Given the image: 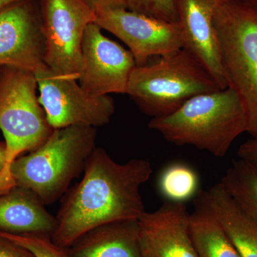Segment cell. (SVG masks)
<instances>
[{
	"label": "cell",
	"instance_id": "obj_1",
	"mask_svg": "<svg viewBox=\"0 0 257 257\" xmlns=\"http://www.w3.org/2000/svg\"><path fill=\"white\" fill-rule=\"evenodd\" d=\"M150 161L115 162L102 148L94 149L80 182L66 192L56 216L53 242L67 248L83 234L113 221L136 219L145 212L140 189L150 179Z\"/></svg>",
	"mask_w": 257,
	"mask_h": 257
},
{
	"label": "cell",
	"instance_id": "obj_2",
	"mask_svg": "<svg viewBox=\"0 0 257 257\" xmlns=\"http://www.w3.org/2000/svg\"><path fill=\"white\" fill-rule=\"evenodd\" d=\"M148 126L170 143L224 157L247 132V120L237 94L227 87L194 96L172 114L152 118Z\"/></svg>",
	"mask_w": 257,
	"mask_h": 257
},
{
	"label": "cell",
	"instance_id": "obj_3",
	"mask_svg": "<svg viewBox=\"0 0 257 257\" xmlns=\"http://www.w3.org/2000/svg\"><path fill=\"white\" fill-rule=\"evenodd\" d=\"M96 140L92 126L55 128L41 146L13 162L10 175L15 185L30 189L46 206L53 204L84 172Z\"/></svg>",
	"mask_w": 257,
	"mask_h": 257
},
{
	"label": "cell",
	"instance_id": "obj_4",
	"mask_svg": "<svg viewBox=\"0 0 257 257\" xmlns=\"http://www.w3.org/2000/svg\"><path fill=\"white\" fill-rule=\"evenodd\" d=\"M221 89L207 69L185 49L143 66H136L126 94L152 118L177 111L199 94Z\"/></svg>",
	"mask_w": 257,
	"mask_h": 257
},
{
	"label": "cell",
	"instance_id": "obj_5",
	"mask_svg": "<svg viewBox=\"0 0 257 257\" xmlns=\"http://www.w3.org/2000/svg\"><path fill=\"white\" fill-rule=\"evenodd\" d=\"M214 22L228 87L242 104L246 133L257 138V11L239 0H219Z\"/></svg>",
	"mask_w": 257,
	"mask_h": 257
},
{
	"label": "cell",
	"instance_id": "obj_6",
	"mask_svg": "<svg viewBox=\"0 0 257 257\" xmlns=\"http://www.w3.org/2000/svg\"><path fill=\"white\" fill-rule=\"evenodd\" d=\"M37 88L32 71L0 66V130L7 147V179L12 187L15 186L10 175L13 162L41 146L54 131L39 101Z\"/></svg>",
	"mask_w": 257,
	"mask_h": 257
},
{
	"label": "cell",
	"instance_id": "obj_7",
	"mask_svg": "<svg viewBox=\"0 0 257 257\" xmlns=\"http://www.w3.org/2000/svg\"><path fill=\"white\" fill-rule=\"evenodd\" d=\"M45 42L44 62L59 75L78 81L82 45L96 13L84 0H40Z\"/></svg>",
	"mask_w": 257,
	"mask_h": 257
},
{
	"label": "cell",
	"instance_id": "obj_8",
	"mask_svg": "<svg viewBox=\"0 0 257 257\" xmlns=\"http://www.w3.org/2000/svg\"><path fill=\"white\" fill-rule=\"evenodd\" d=\"M34 74L40 90L39 101L54 130L74 125L96 128L110 121L115 105L109 95H92L76 79L59 75L45 64Z\"/></svg>",
	"mask_w": 257,
	"mask_h": 257
},
{
	"label": "cell",
	"instance_id": "obj_9",
	"mask_svg": "<svg viewBox=\"0 0 257 257\" xmlns=\"http://www.w3.org/2000/svg\"><path fill=\"white\" fill-rule=\"evenodd\" d=\"M94 23L124 42L136 66L145 65L152 57L170 55L183 48L178 22L170 23L119 9L96 12Z\"/></svg>",
	"mask_w": 257,
	"mask_h": 257
},
{
	"label": "cell",
	"instance_id": "obj_10",
	"mask_svg": "<svg viewBox=\"0 0 257 257\" xmlns=\"http://www.w3.org/2000/svg\"><path fill=\"white\" fill-rule=\"evenodd\" d=\"M136 62L133 54L106 37L96 23L88 25L82 45L81 87L94 96L126 94Z\"/></svg>",
	"mask_w": 257,
	"mask_h": 257
},
{
	"label": "cell",
	"instance_id": "obj_11",
	"mask_svg": "<svg viewBox=\"0 0 257 257\" xmlns=\"http://www.w3.org/2000/svg\"><path fill=\"white\" fill-rule=\"evenodd\" d=\"M40 0H20L0 9V66L35 72L45 64Z\"/></svg>",
	"mask_w": 257,
	"mask_h": 257
},
{
	"label": "cell",
	"instance_id": "obj_12",
	"mask_svg": "<svg viewBox=\"0 0 257 257\" xmlns=\"http://www.w3.org/2000/svg\"><path fill=\"white\" fill-rule=\"evenodd\" d=\"M219 0H175L183 48L207 69L221 89L228 87L214 27Z\"/></svg>",
	"mask_w": 257,
	"mask_h": 257
},
{
	"label": "cell",
	"instance_id": "obj_13",
	"mask_svg": "<svg viewBox=\"0 0 257 257\" xmlns=\"http://www.w3.org/2000/svg\"><path fill=\"white\" fill-rule=\"evenodd\" d=\"M185 204L165 202L139 219L144 257H198L189 231Z\"/></svg>",
	"mask_w": 257,
	"mask_h": 257
},
{
	"label": "cell",
	"instance_id": "obj_14",
	"mask_svg": "<svg viewBox=\"0 0 257 257\" xmlns=\"http://www.w3.org/2000/svg\"><path fill=\"white\" fill-rule=\"evenodd\" d=\"M194 202L219 221L240 257H257V221L235 202L220 182L200 190Z\"/></svg>",
	"mask_w": 257,
	"mask_h": 257
},
{
	"label": "cell",
	"instance_id": "obj_15",
	"mask_svg": "<svg viewBox=\"0 0 257 257\" xmlns=\"http://www.w3.org/2000/svg\"><path fill=\"white\" fill-rule=\"evenodd\" d=\"M57 227L56 216L30 189L15 185L0 194V231L8 234L47 235Z\"/></svg>",
	"mask_w": 257,
	"mask_h": 257
},
{
	"label": "cell",
	"instance_id": "obj_16",
	"mask_svg": "<svg viewBox=\"0 0 257 257\" xmlns=\"http://www.w3.org/2000/svg\"><path fill=\"white\" fill-rule=\"evenodd\" d=\"M138 220L113 221L87 231L67 248L69 256L144 257Z\"/></svg>",
	"mask_w": 257,
	"mask_h": 257
},
{
	"label": "cell",
	"instance_id": "obj_17",
	"mask_svg": "<svg viewBox=\"0 0 257 257\" xmlns=\"http://www.w3.org/2000/svg\"><path fill=\"white\" fill-rule=\"evenodd\" d=\"M189 215V231L198 257H240L215 217L197 203Z\"/></svg>",
	"mask_w": 257,
	"mask_h": 257
},
{
	"label": "cell",
	"instance_id": "obj_18",
	"mask_svg": "<svg viewBox=\"0 0 257 257\" xmlns=\"http://www.w3.org/2000/svg\"><path fill=\"white\" fill-rule=\"evenodd\" d=\"M220 183L243 210L257 221V163L234 161Z\"/></svg>",
	"mask_w": 257,
	"mask_h": 257
},
{
	"label": "cell",
	"instance_id": "obj_19",
	"mask_svg": "<svg viewBox=\"0 0 257 257\" xmlns=\"http://www.w3.org/2000/svg\"><path fill=\"white\" fill-rule=\"evenodd\" d=\"M197 172L183 162H173L162 170L157 188L166 202L185 204L200 192Z\"/></svg>",
	"mask_w": 257,
	"mask_h": 257
},
{
	"label": "cell",
	"instance_id": "obj_20",
	"mask_svg": "<svg viewBox=\"0 0 257 257\" xmlns=\"http://www.w3.org/2000/svg\"><path fill=\"white\" fill-rule=\"evenodd\" d=\"M0 236L28 248L36 257H70L67 248L56 244L47 235H18L0 231Z\"/></svg>",
	"mask_w": 257,
	"mask_h": 257
},
{
	"label": "cell",
	"instance_id": "obj_21",
	"mask_svg": "<svg viewBox=\"0 0 257 257\" xmlns=\"http://www.w3.org/2000/svg\"><path fill=\"white\" fill-rule=\"evenodd\" d=\"M127 10L150 18L177 23L175 0H126Z\"/></svg>",
	"mask_w": 257,
	"mask_h": 257
},
{
	"label": "cell",
	"instance_id": "obj_22",
	"mask_svg": "<svg viewBox=\"0 0 257 257\" xmlns=\"http://www.w3.org/2000/svg\"><path fill=\"white\" fill-rule=\"evenodd\" d=\"M0 257H36L21 245L0 236Z\"/></svg>",
	"mask_w": 257,
	"mask_h": 257
},
{
	"label": "cell",
	"instance_id": "obj_23",
	"mask_svg": "<svg viewBox=\"0 0 257 257\" xmlns=\"http://www.w3.org/2000/svg\"><path fill=\"white\" fill-rule=\"evenodd\" d=\"M95 13L104 10L127 9L126 0H84Z\"/></svg>",
	"mask_w": 257,
	"mask_h": 257
},
{
	"label": "cell",
	"instance_id": "obj_24",
	"mask_svg": "<svg viewBox=\"0 0 257 257\" xmlns=\"http://www.w3.org/2000/svg\"><path fill=\"white\" fill-rule=\"evenodd\" d=\"M7 147L5 142H0V194L8 192L13 187L7 179Z\"/></svg>",
	"mask_w": 257,
	"mask_h": 257
},
{
	"label": "cell",
	"instance_id": "obj_25",
	"mask_svg": "<svg viewBox=\"0 0 257 257\" xmlns=\"http://www.w3.org/2000/svg\"><path fill=\"white\" fill-rule=\"evenodd\" d=\"M237 155L239 159L257 163V138H252L242 144L238 150Z\"/></svg>",
	"mask_w": 257,
	"mask_h": 257
},
{
	"label": "cell",
	"instance_id": "obj_26",
	"mask_svg": "<svg viewBox=\"0 0 257 257\" xmlns=\"http://www.w3.org/2000/svg\"><path fill=\"white\" fill-rule=\"evenodd\" d=\"M239 1L242 2L244 4L248 5L257 11V0H239Z\"/></svg>",
	"mask_w": 257,
	"mask_h": 257
},
{
	"label": "cell",
	"instance_id": "obj_27",
	"mask_svg": "<svg viewBox=\"0 0 257 257\" xmlns=\"http://www.w3.org/2000/svg\"><path fill=\"white\" fill-rule=\"evenodd\" d=\"M18 1H20V0H0V9L7 6V5L12 4V3Z\"/></svg>",
	"mask_w": 257,
	"mask_h": 257
}]
</instances>
